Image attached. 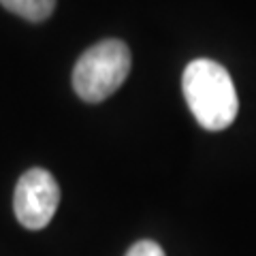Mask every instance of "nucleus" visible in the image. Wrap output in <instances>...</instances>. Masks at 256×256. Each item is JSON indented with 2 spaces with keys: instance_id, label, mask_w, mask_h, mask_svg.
I'll return each instance as SVG.
<instances>
[{
  "instance_id": "obj_1",
  "label": "nucleus",
  "mask_w": 256,
  "mask_h": 256,
  "mask_svg": "<svg viewBox=\"0 0 256 256\" xmlns=\"http://www.w3.org/2000/svg\"><path fill=\"white\" fill-rule=\"evenodd\" d=\"M186 102L196 122L207 130H224L235 122L239 98L228 70L222 64L198 58L192 60L182 77Z\"/></svg>"
},
{
  "instance_id": "obj_2",
  "label": "nucleus",
  "mask_w": 256,
  "mask_h": 256,
  "mask_svg": "<svg viewBox=\"0 0 256 256\" xmlns=\"http://www.w3.org/2000/svg\"><path fill=\"white\" fill-rule=\"evenodd\" d=\"M130 73V50L118 38H107L86 50L73 68V88L86 102L109 98Z\"/></svg>"
},
{
  "instance_id": "obj_3",
  "label": "nucleus",
  "mask_w": 256,
  "mask_h": 256,
  "mask_svg": "<svg viewBox=\"0 0 256 256\" xmlns=\"http://www.w3.org/2000/svg\"><path fill=\"white\" fill-rule=\"evenodd\" d=\"M60 203V188L45 169H30L20 178L13 194V210L22 226L41 230L52 222Z\"/></svg>"
},
{
  "instance_id": "obj_4",
  "label": "nucleus",
  "mask_w": 256,
  "mask_h": 256,
  "mask_svg": "<svg viewBox=\"0 0 256 256\" xmlns=\"http://www.w3.org/2000/svg\"><path fill=\"white\" fill-rule=\"evenodd\" d=\"M0 4L28 22H43L54 13L56 0H0Z\"/></svg>"
},
{
  "instance_id": "obj_5",
  "label": "nucleus",
  "mask_w": 256,
  "mask_h": 256,
  "mask_svg": "<svg viewBox=\"0 0 256 256\" xmlns=\"http://www.w3.org/2000/svg\"><path fill=\"white\" fill-rule=\"evenodd\" d=\"M124 256H164V250L152 239H141V242L128 248Z\"/></svg>"
}]
</instances>
